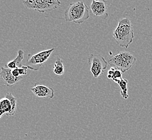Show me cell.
I'll list each match as a JSON object with an SVG mask.
<instances>
[{
	"label": "cell",
	"instance_id": "obj_11",
	"mask_svg": "<svg viewBox=\"0 0 152 140\" xmlns=\"http://www.w3.org/2000/svg\"><path fill=\"white\" fill-rule=\"evenodd\" d=\"M0 117H2L3 114H6L7 115H8L11 112L12 109V104L10 100L6 98H2L0 101Z\"/></svg>",
	"mask_w": 152,
	"mask_h": 140
},
{
	"label": "cell",
	"instance_id": "obj_10",
	"mask_svg": "<svg viewBox=\"0 0 152 140\" xmlns=\"http://www.w3.org/2000/svg\"><path fill=\"white\" fill-rule=\"evenodd\" d=\"M24 59V51L23 50H20L18 52V55L14 60L8 63L6 66L10 69H15L16 68H20L22 65V61Z\"/></svg>",
	"mask_w": 152,
	"mask_h": 140
},
{
	"label": "cell",
	"instance_id": "obj_6",
	"mask_svg": "<svg viewBox=\"0 0 152 140\" xmlns=\"http://www.w3.org/2000/svg\"><path fill=\"white\" fill-rule=\"evenodd\" d=\"M88 63L90 66V71L95 78L102 75L108 65V62L100 55L91 54Z\"/></svg>",
	"mask_w": 152,
	"mask_h": 140
},
{
	"label": "cell",
	"instance_id": "obj_13",
	"mask_svg": "<svg viewBox=\"0 0 152 140\" xmlns=\"http://www.w3.org/2000/svg\"><path fill=\"white\" fill-rule=\"evenodd\" d=\"M53 72L56 75L61 76L64 74L65 70L63 61L61 59L58 58L53 65Z\"/></svg>",
	"mask_w": 152,
	"mask_h": 140
},
{
	"label": "cell",
	"instance_id": "obj_4",
	"mask_svg": "<svg viewBox=\"0 0 152 140\" xmlns=\"http://www.w3.org/2000/svg\"><path fill=\"white\" fill-rule=\"evenodd\" d=\"M22 3L27 9L42 13L56 10L61 4L58 0H27Z\"/></svg>",
	"mask_w": 152,
	"mask_h": 140
},
{
	"label": "cell",
	"instance_id": "obj_16",
	"mask_svg": "<svg viewBox=\"0 0 152 140\" xmlns=\"http://www.w3.org/2000/svg\"><path fill=\"white\" fill-rule=\"evenodd\" d=\"M28 69V67L26 66H24V65H23L20 68H18L20 76H22L26 75L27 74V70Z\"/></svg>",
	"mask_w": 152,
	"mask_h": 140
},
{
	"label": "cell",
	"instance_id": "obj_5",
	"mask_svg": "<svg viewBox=\"0 0 152 140\" xmlns=\"http://www.w3.org/2000/svg\"><path fill=\"white\" fill-rule=\"evenodd\" d=\"M54 50L55 48H53L41 51L34 55L29 54L26 61V66L30 70L38 71L42 65L48 61Z\"/></svg>",
	"mask_w": 152,
	"mask_h": 140
},
{
	"label": "cell",
	"instance_id": "obj_14",
	"mask_svg": "<svg viewBox=\"0 0 152 140\" xmlns=\"http://www.w3.org/2000/svg\"><path fill=\"white\" fill-rule=\"evenodd\" d=\"M128 80L127 79H122L118 84L119 85L121 91L120 94L121 96L124 99H127L129 98V95L128 94V89H127V84Z\"/></svg>",
	"mask_w": 152,
	"mask_h": 140
},
{
	"label": "cell",
	"instance_id": "obj_15",
	"mask_svg": "<svg viewBox=\"0 0 152 140\" xmlns=\"http://www.w3.org/2000/svg\"><path fill=\"white\" fill-rule=\"evenodd\" d=\"M5 98L8 99L10 100L12 106V111L7 116H9V117L13 116L15 114V112L16 110L18 99H17V98H15V96H13V95L11 93H7L6 94Z\"/></svg>",
	"mask_w": 152,
	"mask_h": 140
},
{
	"label": "cell",
	"instance_id": "obj_9",
	"mask_svg": "<svg viewBox=\"0 0 152 140\" xmlns=\"http://www.w3.org/2000/svg\"><path fill=\"white\" fill-rule=\"evenodd\" d=\"M31 90L36 96L39 98L53 99L55 96V92L52 88L42 85L39 82L35 83L34 87L31 88Z\"/></svg>",
	"mask_w": 152,
	"mask_h": 140
},
{
	"label": "cell",
	"instance_id": "obj_3",
	"mask_svg": "<svg viewBox=\"0 0 152 140\" xmlns=\"http://www.w3.org/2000/svg\"><path fill=\"white\" fill-rule=\"evenodd\" d=\"M136 61V58L128 51H120L109 59L108 64L121 71L123 73L129 70Z\"/></svg>",
	"mask_w": 152,
	"mask_h": 140
},
{
	"label": "cell",
	"instance_id": "obj_12",
	"mask_svg": "<svg viewBox=\"0 0 152 140\" xmlns=\"http://www.w3.org/2000/svg\"><path fill=\"white\" fill-rule=\"evenodd\" d=\"M123 72L115 67H112L108 71L107 78L111 79L115 83L118 84L121 81L122 78Z\"/></svg>",
	"mask_w": 152,
	"mask_h": 140
},
{
	"label": "cell",
	"instance_id": "obj_7",
	"mask_svg": "<svg viewBox=\"0 0 152 140\" xmlns=\"http://www.w3.org/2000/svg\"><path fill=\"white\" fill-rule=\"evenodd\" d=\"M1 77L4 82V84L9 88L17 85L22 79H23L22 76L18 77H15L12 74V70L5 66L4 67H1Z\"/></svg>",
	"mask_w": 152,
	"mask_h": 140
},
{
	"label": "cell",
	"instance_id": "obj_1",
	"mask_svg": "<svg viewBox=\"0 0 152 140\" xmlns=\"http://www.w3.org/2000/svg\"><path fill=\"white\" fill-rule=\"evenodd\" d=\"M112 36L120 47L128 48L134 37L133 27L131 20L127 18L121 19Z\"/></svg>",
	"mask_w": 152,
	"mask_h": 140
},
{
	"label": "cell",
	"instance_id": "obj_2",
	"mask_svg": "<svg viewBox=\"0 0 152 140\" xmlns=\"http://www.w3.org/2000/svg\"><path fill=\"white\" fill-rule=\"evenodd\" d=\"M64 16L65 20L67 22L82 24L90 18L89 8L82 1L73 2L69 4L65 11Z\"/></svg>",
	"mask_w": 152,
	"mask_h": 140
},
{
	"label": "cell",
	"instance_id": "obj_17",
	"mask_svg": "<svg viewBox=\"0 0 152 140\" xmlns=\"http://www.w3.org/2000/svg\"><path fill=\"white\" fill-rule=\"evenodd\" d=\"M12 74L15 77H18L20 76V72H19L18 68H16V69H12Z\"/></svg>",
	"mask_w": 152,
	"mask_h": 140
},
{
	"label": "cell",
	"instance_id": "obj_8",
	"mask_svg": "<svg viewBox=\"0 0 152 140\" xmlns=\"http://www.w3.org/2000/svg\"><path fill=\"white\" fill-rule=\"evenodd\" d=\"M106 3V1H92L90 8L94 15L102 19L107 18L108 17V13L107 12Z\"/></svg>",
	"mask_w": 152,
	"mask_h": 140
}]
</instances>
